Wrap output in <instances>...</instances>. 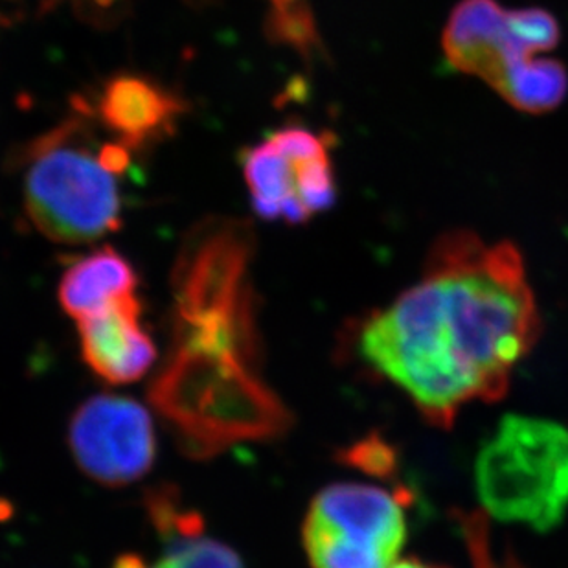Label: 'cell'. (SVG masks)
<instances>
[{"label": "cell", "instance_id": "cell-17", "mask_svg": "<svg viewBox=\"0 0 568 568\" xmlns=\"http://www.w3.org/2000/svg\"><path fill=\"white\" fill-rule=\"evenodd\" d=\"M98 156H100L103 168L108 172L113 173V175H116V178L128 173L129 168H131V150H129L128 145L122 144V142L103 144L100 151H98Z\"/></svg>", "mask_w": 568, "mask_h": 568}, {"label": "cell", "instance_id": "cell-12", "mask_svg": "<svg viewBox=\"0 0 568 568\" xmlns=\"http://www.w3.org/2000/svg\"><path fill=\"white\" fill-rule=\"evenodd\" d=\"M139 276L128 257L113 247L98 248L64 271L58 296L64 312L83 321L125 296L134 295Z\"/></svg>", "mask_w": 568, "mask_h": 568}, {"label": "cell", "instance_id": "cell-6", "mask_svg": "<svg viewBox=\"0 0 568 568\" xmlns=\"http://www.w3.org/2000/svg\"><path fill=\"white\" fill-rule=\"evenodd\" d=\"M408 494L333 484L310 505L302 539L312 568H390L408 536Z\"/></svg>", "mask_w": 568, "mask_h": 568}, {"label": "cell", "instance_id": "cell-9", "mask_svg": "<svg viewBox=\"0 0 568 568\" xmlns=\"http://www.w3.org/2000/svg\"><path fill=\"white\" fill-rule=\"evenodd\" d=\"M78 322L83 361L111 385L142 379L155 365L156 346L142 326V304L136 295Z\"/></svg>", "mask_w": 568, "mask_h": 568}, {"label": "cell", "instance_id": "cell-18", "mask_svg": "<svg viewBox=\"0 0 568 568\" xmlns=\"http://www.w3.org/2000/svg\"><path fill=\"white\" fill-rule=\"evenodd\" d=\"M113 568H170L164 561L156 565H150L145 561L144 558H140L136 554H125V556H120L116 561H114Z\"/></svg>", "mask_w": 568, "mask_h": 568}, {"label": "cell", "instance_id": "cell-7", "mask_svg": "<svg viewBox=\"0 0 568 568\" xmlns=\"http://www.w3.org/2000/svg\"><path fill=\"white\" fill-rule=\"evenodd\" d=\"M69 444L81 471L111 488L144 478L156 455L150 413L131 397L114 394L81 403L70 419Z\"/></svg>", "mask_w": 568, "mask_h": 568}, {"label": "cell", "instance_id": "cell-19", "mask_svg": "<svg viewBox=\"0 0 568 568\" xmlns=\"http://www.w3.org/2000/svg\"><path fill=\"white\" fill-rule=\"evenodd\" d=\"M390 568H444L438 567V565L425 564V561H419V559H403V561H397L396 565H392Z\"/></svg>", "mask_w": 568, "mask_h": 568}, {"label": "cell", "instance_id": "cell-8", "mask_svg": "<svg viewBox=\"0 0 568 568\" xmlns=\"http://www.w3.org/2000/svg\"><path fill=\"white\" fill-rule=\"evenodd\" d=\"M444 50L455 69L477 75L495 91L514 64L530 60L509 30L508 11L497 0H462L445 28Z\"/></svg>", "mask_w": 568, "mask_h": 568}, {"label": "cell", "instance_id": "cell-2", "mask_svg": "<svg viewBox=\"0 0 568 568\" xmlns=\"http://www.w3.org/2000/svg\"><path fill=\"white\" fill-rule=\"evenodd\" d=\"M260 361L231 349L173 343L150 385V402L192 458L274 440L293 416L260 376Z\"/></svg>", "mask_w": 568, "mask_h": 568}, {"label": "cell", "instance_id": "cell-11", "mask_svg": "<svg viewBox=\"0 0 568 568\" xmlns=\"http://www.w3.org/2000/svg\"><path fill=\"white\" fill-rule=\"evenodd\" d=\"M245 181L253 210L262 220L302 225L312 220L298 197L296 153L284 129L245 156Z\"/></svg>", "mask_w": 568, "mask_h": 568}, {"label": "cell", "instance_id": "cell-1", "mask_svg": "<svg viewBox=\"0 0 568 568\" xmlns=\"http://www.w3.org/2000/svg\"><path fill=\"white\" fill-rule=\"evenodd\" d=\"M539 335L517 247L449 232L430 248L418 282L359 322L354 349L427 424L447 429L467 405L505 396Z\"/></svg>", "mask_w": 568, "mask_h": 568}, {"label": "cell", "instance_id": "cell-5", "mask_svg": "<svg viewBox=\"0 0 568 568\" xmlns=\"http://www.w3.org/2000/svg\"><path fill=\"white\" fill-rule=\"evenodd\" d=\"M253 232L243 221H206L184 243L172 274L175 329L257 333L248 267Z\"/></svg>", "mask_w": 568, "mask_h": 568}, {"label": "cell", "instance_id": "cell-20", "mask_svg": "<svg viewBox=\"0 0 568 568\" xmlns=\"http://www.w3.org/2000/svg\"><path fill=\"white\" fill-rule=\"evenodd\" d=\"M273 8H285V6H293L296 2H301V0H268Z\"/></svg>", "mask_w": 568, "mask_h": 568}, {"label": "cell", "instance_id": "cell-3", "mask_svg": "<svg viewBox=\"0 0 568 568\" xmlns=\"http://www.w3.org/2000/svg\"><path fill=\"white\" fill-rule=\"evenodd\" d=\"M484 511L511 525L548 531L568 514V427L508 414L475 462Z\"/></svg>", "mask_w": 568, "mask_h": 568}, {"label": "cell", "instance_id": "cell-14", "mask_svg": "<svg viewBox=\"0 0 568 568\" xmlns=\"http://www.w3.org/2000/svg\"><path fill=\"white\" fill-rule=\"evenodd\" d=\"M265 36L301 54H310L318 44L315 19L304 0L285 8H273L265 19Z\"/></svg>", "mask_w": 568, "mask_h": 568}, {"label": "cell", "instance_id": "cell-10", "mask_svg": "<svg viewBox=\"0 0 568 568\" xmlns=\"http://www.w3.org/2000/svg\"><path fill=\"white\" fill-rule=\"evenodd\" d=\"M181 113L183 105L178 98L140 75H116L100 98L103 124L119 133L120 142L129 150L172 128Z\"/></svg>", "mask_w": 568, "mask_h": 568}, {"label": "cell", "instance_id": "cell-15", "mask_svg": "<svg viewBox=\"0 0 568 568\" xmlns=\"http://www.w3.org/2000/svg\"><path fill=\"white\" fill-rule=\"evenodd\" d=\"M509 30L525 50L534 58L539 52L556 49L559 43V27L556 17L539 8L508 11Z\"/></svg>", "mask_w": 568, "mask_h": 568}, {"label": "cell", "instance_id": "cell-13", "mask_svg": "<svg viewBox=\"0 0 568 568\" xmlns=\"http://www.w3.org/2000/svg\"><path fill=\"white\" fill-rule=\"evenodd\" d=\"M497 92L523 113H548L567 97V69L556 60L530 58L509 69Z\"/></svg>", "mask_w": 568, "mask_h": 568}, {"label": "cell", "instance_id": "cell-16", "mask_svg": "<svg viewBox=\"0 0 568 568\" xmlns=\"http://www.w3.org/2000/svg\"><path fill=\"white\" fill-rule=\"evenodd\" d=\"M343 456L349 466L361 467L374 475H386V471L394 466V455L379 440L359 442L343 453Z\"/></svg>", "mask_w": 568, "mask_h": 568}, {"label": "cell", "instance_id": "cell-4", "mask_svg": "<svg viewBox=\"0 0 568 568\" xmlns=\"http://www.w3.org/2000/svg\"><path fill=\"white\" fill-rule=\"evenodd\" d=\"M78 120L28 145L24 204L28 217L44 237L63 245H83L119 231L122 199L116 175L108 172L81 140Z\"/></svg>", "mask_w": 568, "mask_h": 568}]
</instances>
